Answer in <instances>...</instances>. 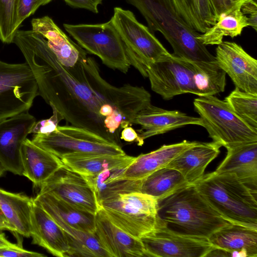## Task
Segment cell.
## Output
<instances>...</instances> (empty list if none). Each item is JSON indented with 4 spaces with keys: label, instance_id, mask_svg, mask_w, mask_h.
Masks as SVG:
<instances>
[{
    "label": "cell",
    "instance_id": "36",
    "mask_svg": "<svg viewBox=\"0 0 257 257\" xmlns=\"http://www.w3.org/2000/svg\"><path fill=\"white\" fill-rule=\"evenodd\" d=\"M53 0H19L17 26L19 29L22 22L33 14L41 6Z\"/></svg>",
    "mask_w": 257,
    "mask_h": 257
},
{
    "label": "cell",
    "instance_id": "20",
    "mask_svg": "<svg viewBox=\"0 0 257 257\" xmlns=\"http://www.w3.org/2000/svg\"><path fill=\"white\" fill-rule=\"evenodd\" d=\"M221 147L213 141L198 142L179 154L166 167L177 170L189 184L193 185L204 175L206 168L217 157Z\"/></svg>",
    "mask_w": 257,
    "mask_h": 257
},
{
    "label": "cell",
    "instance_id": "17",
    "mask_svg": "<svg viewBox=\"0 0 257 257\" xmlns=\"http://www.w3.org/2000/svg\"><path fill=\"white\" fill-rule=\"evenodd\" d=\"M94 233L109 257L146 256L141 240L113 224L101 208L95 214Z\"/></svg>",
    "mask_w": 257,
    "mask_h": 257
},
{
    "label": "cell",
    "instance_id": "27",
    "mask_svg": "<svg viewBox=\"0 0 257 257\" xmlns=\"http://www.w3.org/2000/svg\"><path fill=\"white\" fill-rule=\"evenodd\" d=\"M34 199L21 193H14L0 188V210L15 232L31 237V215Z\"/></svg>",
    "mask_w": 257,
    "mask_h": 257
},
{
    "label": "cell",
    "instance_id": "24",
    "mask_svg": "<svg viewBox=\"0 0 257 257\" xmlns=\"http://www.w3.org/2000/svg\"><path fill=\"white\" fill-rule=\"evenodd\" d=\"M216 248L230 256L234 251L245 253L247 257H257V229L230 223L214 232L208 238Z\"/></svg>",
    "mask_w": 257,
    "mask_h": 257
},
{
    "label": "cell",
    "instance_id": "47",
    "mask_svg": "<svg viewBox=\"0 0 257 257\" xmlns=\"http://www.w3.org/2000/svg\"><path fill=\"white\" fill-rule=\"evenodd\" d=\"M251 1L257 4V0H251Z\"/></svg>",
    "mask_w": 257,
    "mask_h": 257
},
{
    "label": "cell",
    "instance_id": "3",
    "mask_svg": "<svg viewBox=\"0 0 257 257\" xmlns=\"http://www.w3.org/2000/svg\"><path fill=\"white\" fill-rule=\"evenodd\" d=\"M158 201V215L170 229L208 239L216 231L231 223L207 201L193 185Z\"/></svg>",
    "mask_w": 257,
    "mask_h": 257
},
{
    "label": "cell",
    "instance_id": "34",
    "mask_svg": "<svg viewBox=\"0 0 257 257\" xmlns=\"http://www.w3.org/2000/svg\"><path fill=\"white\" fill-rule=\"evenodd\" d=\"M224 100L235 113L257 129V94L235 87Z\"/></svg>",
    "mask_w": 257,
    "mask_h": 257
},
{
    "label": "cell",
    "instance_id": "46",
    "mask_svg": "<svg viewBox=\"0 0 257 257\" xmlns=\"http://www.w3.org/2000/svg\"><path fill=\"white\" fill-rule=\"evenodd\" d=\"M0 216H2L4 217V215L3 214V213H2L1 211V210H0Z\"/></svg>",
    "mask_w": 257,
    "mask_h": 257
},
{
    "label": "cell",
    "instance_id": "31",
    "mask_svg": "<svg viewBox=\"0 0 257 257\" xmlns=\"http://www.w3.org/2000/svg\"><path fill=\"white\" fill-rule=\"evenodd\" d=\"M177 13L191 28L204 33L217 22L210 0H171Z\"/></svg>",
    "mask_w": 257,
    "mask_h": 257
},
{
    "label": "cell",
    "instance_id": "33",
    "mask_svg": "<svg viewBox=\"0 0 257 257\" xmlns=\"http://www.w3.org/2000/svg\"><path fill=\"white\" fill-rule=\"evenodd\" d=\"M196 95H214L224 91L226 73L215 62H193Z\"/></svg>",
    "mask_w": 257,
    "mask_h": 257
},
{
    "label": "cell",
    "instance_id": "4",
    "mask_svg": "<svg viewBox=\"0 0 257 257\" xmlns=\"http://www.w3.org/2000/svg\"><path fill=\"white\" fill-rule=\"evenodd\" d=\"M193 185L229 222L257 229V190L235 175L214 171L204 174Z\"/></svg>",
    "mask_w": 257,
    "mask_h": 257
},
{
    "label": "cell",
    "instance_id": "37",
    "mask_svg": "<svg viewBox=\"0 0 257 257\" xmlns=\"http://www.w3.org/2000/svg\"><path fill=\"white\" fill-rule=\"evenodd\" d=\"M53 115L46 119L36 121L32 128L30 134H47L55 130L59 122L64 119L62 114L52 105Z\"/></svg>",
    "mask_w": 257,
    "mask_h": 257
},
{
    "label": "cell",
    "instance_id": "44",
    "mask_svg": "<svg viewBox=\"0 0 257 257\" xmlns=\"http://www.w3.org/2000/svg\"><path fill=\"white\" fill-rule=\"evenodd\" d=\"M17 244L13 243L7 239L5 234L0 232V246H15Z\"/></svg>",
    "mask_w": 257,
    "mask_h": 257
},
{
    "label": "cell",
    "instance_id": "42",
    "mask_svg": "<svg viewBox=\"0 0 257 257\" xmlns=\"http://www.w3.org/2000/svg\"><path fill=\"white\" fill-rule=\"evenodd\" d=\"M120 138L127 142L138 143L139 135L138 133L131 126H128L122 128Z\"/></svg>",
    "mask_w": 257,
    "mask_h": 257
},
{
    "label": "cell",
    "instance_id": "5",
    "mask_svg": "<svg viewBox=\"0 0 257 257\" xmlns=\"http://www.w3.org/2000/svg\"><path fill=\"white\" fill-rule=\"evenodd\" d=\"M193 104L213 142L226 148L257 142V129L235 113L225 100L213 95L199 96Z\"/></svg>",
    "mask_w": 257,
    "mask_h": 257
},
{
    "label": "cell",
    "instance_id": "19",
    "mask_svg": "<svg viewBox=\"0 0 257 257\" xmlns=\"http://www.w3.org/2000/svg\"><path fill=\"white\" fill-rule=\"evenodd\" d=\"M33 31L41 35L59 61L64 66L72 67L87 56L86 51L73 42L48 16L34 18Z\"/></svg>",
    "mask_w": 257,
    "mask_h": 257
},
{
    "label": "cell",
    "instance_id": "14",
    "mask_svg": "<svg viewBox=\"0 0 257 257\" xmlns=\"http://www.w3.org/2000/svg\"><path fill=\"white\" fill-rule=\"evenodd\" d=\"M36 122L28 111L0 122V164L5 171L23 175L22 145Z\"/></svg>",
    "mask_w": 257,
    "mask_h": 257
},
{
    "label": "cell",
    "instance_id": "9",
    "mask_svg": "<svg viewBox=\"0 0 257 257\" xmlns=\"http://www.w3.org/2000/svg\"><path fill=\"white\" fill-rule=\"evenodd\" d=\"M32 141L60 159L74 154L119 155L122 147L86 129L73 125H58L47 134H36Z\"/></svg>",
    "mask_w": 257,
    "mask_h": 257
},
{
    "label": "cell",
    "instance_id": "8",
    "mask_svg": "<svg viewBox=\"0 0 257 257\" xmlns=\"http://www.w3.org/2000/svg\"><path fill=\"white\" fill-rule=\"evenodd\" d=\"M79 45L98 57L106 66L126 73L131 65L125 45L111 20L100 24H64Z\"/></svg>",
    "mask_w": 257,
    "mask_h": 257
},
{
    "label": "cell",
    "instance_id": "23",
    "mask_svg": "<svg viewBox=\"0 0 257 257\" xmlns=\"http://www.w3.org/2000/svg\"><path fill=\"white\" fill-rule=\"evenodd\" d=\"M23 175L36 187L41 185L64 164L61 160L26 138L22 143Z\"/></svg>",
    "mask_w": 257,
    "mask_h": 257
},
{
    "label": "cell",
    "instance_id": "30",
    "mask_svg": "<svg viewBox=\"0 0 257 257\" xmlns=\"http://www.w3.org/2000/svg\"><path fill=\"white\" fill-rule=\"evenodd\" d=\"M190 185L179 171L165 167L142 180L140 192L160 201Z\"/></svg>",
    "mask_w": 257,
    "mask_h": 257
},
{
    "label": "cell",
    "instance_id": "2",
    "mask_svg": "<svg viewBox=\"0 0 257 257\" xmlns=\"http://www.w3.org/2000/svg\"><path fill=\"white\" fill-rule=\"evenodd\" d=\"M126 1L139 11L152 33L159 32L163 35L174 56L191 62L216 61L198 39L200 34L181 19L171 0Z\"/></svg>",
    "mask_w": 257,
    "mask_h": 257
},
{
    "label": "cell",
    "instance_id": "7",
    "mask_svg": "<svg viewBox=\"0 0 257 257\" xmlns=\"http://www.w3.org/2000/svg\"><path fill=\"white\" fill-rule=\"evenodd\" d=\"M99 205L113 224L138 239L154 228L158 216V200L140 192L121 194Z\"/></svg>",
    "mask_w": 257,
    "mask_h": 257
},
{
    "label": "cell",
    "instance_id": "10",
    "mask_svg": "<svg viewBox=\"0 0 257 257\" xmlns=\"http://www.w3.org/2000/svg\"><path fill=\"white\" fill-rule=\"evenodd\" d=\"M38 95L37 82L26 62L0 60V122L28 111Z\"/></svg>",
    "mask_w": 257,
    "mask_h": 257
},
{
    "label": "cell",
    "instance_id": "28",
    "mask_svg": "<svg viewBox=\"0 0 257 257\" xmlns=\"http://www.w3.org/2000/svg\"><path fill=\"white\" fill-rule=\"evenodd\" d=\"M135 157L126 154H70L61 158L63 163L85 176H93L108 169L127 167Z\"/></svg>",
    "mask_w": 257,
    "mask_h": 257
},
{
    "label": "cell",
    "instance_id": "41",
    "mask_svg": "<svg viewBox=\"0 0 257 257\" xmlns=\"http://www.w3.org/2000/svg\"><path fill=\"white\" fill-rule=\"evenodd\" d=\"M240 0H210L217 16V21L220 16L226 13L235 4Z\"/></svg>",
    "mask_w": 257,
    "mask_h": 257
},
{
    "label": "cell",
    "instance_id": "12",
    "mask_svg": "<svg viewBox=\"0 0 257 257\" xmlns=\"http://www.w3.org/2000/svg\"><path fill=\"white\" fill-rule=\"evenodd\" d=\"M151 89L166 100L184 93L196 95L193 62L171 55L146 67Z\"/></svg>",
    "mask_w": 257,
    "mask_h": 257
},
{
    "label": "cell",
    "instance_id": "45",
    "mask_svg": "<svg viewBox=\"0 0 257 257\" xmlns=\"http://www.w3.org/2000/svg\"><path fill=\"white\" fill-rule=\"evenodd\" d=\"M5 172V170L4 169V168L2 167V166L0 164V177H1Z\"/></svg>",
    "mask_w": 257,
    "mask_h": 257
},
{
    "label": "cell",
    "instance_id": "25",
    "mask_svg": "<svg viewBox=\"0 0 257 257\" xmlns=\"http://www.w3.org/2000/svg\"><path fill=\"white\" fill-rule=\"evenodd\" d=\"M34 199L53 219H59L76 229L94 233L95 214L77 208L47 193H38Z\"/></svg>",
    "mask_w": 257,
    "mask_h": 257
},
{
    "label": "cell",
    "instance_id": "18",
    "mask_svg": "<svg viewBox=\"0 0 257 257\" xmlns=\"http://www.w3.org/2000/svg\"><path fill=\"white\" fill-rule=\"evenodd\" d=\"M31 237L33 244L44 248L54 256L65 257L69 250L63 230L35 201L31 215Z\"/></svg>",
    "mask_w": 257,
    "mask_h": 257
},
{
    "label": "cell",
    "instance_id": "21",
    "mask_svg": "<svg viewBox=\"0 0 257 257\" xmlns=\"http://www.w3.org/2000/svg\"><path fill=\"white\" fill-rule=\"evenodd\" d=\"M226 149V157L215 171L233 174L240 181L257 190V142Z\"/></svg>",
    "mask_w": 257,
    "mask_h": 257
},
{
    "label": "cell",
    "instance_id": "35",
    "mask_svg": "<svg viewBox=\"0 0 257 257\" xmlns=\"http://www.w3.org/2000/svg\"><path fill=\"white\" fill-rule=\"evenodd\" d=\"M19 0H0V40L4 43L13 42L19 29L17 18Z\"/></svg>",
    "mask_w": 257,
    "mask_h": 257
},
{
    "label": "cell",
    "instance_id": "40",
    "mask_svg": "<svg viewBox=\"0 0 257 257\" xmlns=\"http://www.w3.org/2000/svg\"><path fill=\"white\" fill-rule=\"evenodd\" d=\"M65 3L73 8L84 9L94 13H98V6L103 0H64Z\"/></svg>",
    "mask_w": 257,
    "mask_h": 257
},
{
    "label": "cell",
    "instance_id": "26",
    "mask_svg": "<svg viewBox=\"0 0 257 257\" xmlns=\"http://www.w3.org/2000/svg\"><path fill=\"white\" fill-rule=\"evenodd\" d=\"M126 167L105 170L95 175L85 176L93 188L99 204L121 194L140 192L142 180L123 177Z\"/></svg>",
    "mask_w": 257,
    "mask_h": 257
},
{
    "label": "cell",
    "instance_id": "39",
    "mask_svg": "<svg viewBox=\"0 0 257 257\" xmlns=\"http://www.w3.org/2000/svg\"><path fill=\"white\" fill-rule=\"evenodd\" d=\"M241 10L247 17L248 26L257 30V4L251 0H245L242 4Z\"/></svg>",
    "mask_w": 257,
    "mask_h": 257
},
{
    "label": "cell",
    "instance_id": "22",
    "mask_svg": "<svg viewBox=\"0 0 257 257\" xmlns=\"http://www.w3.org/2000/svg\"><path fill=\"white\" fill-rule=\"evenodd\" d=\"M198 142L184 140L181 142L163 145L157 150L135 157L124 170L123 177L142 180L155 171L165 168L176 157Z\"/></svg>",
    "mask_w": 257,
    "mask_h": 257
},
{
    "label": "cell",
    "instance_id": "6",
    "mask_svg": "<svg viewBox=\"0 0 257 257\" xmlns=\"http://www.w3.org/2000/svg\"><path fill=\"white\" fill-rule=\"evenodd\" d=\"M120 36L131 65L147 77L146 67L171 55L149 28L129 10L115 7L110 19Z\"/></svg>",
    "mask_w": 257,
    "mask_h": 257
},
{
    "label": "cell",
    "instance_id": "29",
    "mask_svg": "<svg viewBox=\"0 0 257 257\" xmlns=\"http://www.w3.org/2000/svg\"><path fill=\"white\" fill-rule=\"evenodd\" d=\"M245 0H240L226 13L219 17L216 23L198 37L205 46L219 45L225 36L234 38L241 34L243 29L248 26L247 17L241 7Z\"/></svg>",
    "mask_w": 257,
    "mask_h": 257
},
{
    "label": "cell",
    "instance_id": "16",
    "mask_svg": "<svg viewBox=\"0 0 257 257\" xmlns=\"http://www.w3.org/2000/svg\"><path fill=\"white\" fill-rule=\"evenodd\" d=\"M139 124L137 131L138 146L144 140L154 136L163 134L188 124L203 126L200 117L189 116L178 110H168L151 104L141 110L135 116L132 124Z\"/></svg>",
    "mask_w": 257,
    "mask_h": 257
},
{
    "label": "cell",
    "instance_id": "43",
    "mask_svg": "<svg viewBox=\"0 0 257 257\" xmlns=\"http://www.w3.org/2000/svg\"><path fill=\"white\" fill-rule=\"evenodd\" d=\"M6 230L15 232L14 227L7 221L5 217L0 216V230Z\"/></svg>",
    "mask_w": 257,
    "mask_h": 257
},
{
    "label": "cell",
    "instance_id": "38",
    "mask_svg": "<svg viewBox=\"0 0 257 257\" xmlns=\"http://www.w3.org/2000/svg\"><path fill=\"white\" fill-rule=\"evenodd\" d=\"M37 252L24 249L20 244L15 246H0V257H44Z\"/></svg>",
    "mask_w": 257,
    "mask_h": 257
},
{
    "label": "cell",
    "instance_id": "1",
    "mask_svg": "<svg viewBox=\"0 0 257 257\" xmlns=\"http://www.w3.org/2000/svg\"><path fill=\"white\" fill-rule=\"evenodd\" d=\"M39 95L72 125L86 129L122 147L119 133L132 125L150 102L143 87L112 85L101 76L95 60L86 56L72 67L63 65L45 41L24 53Z\"/></svg>",
    "mask_w": 257,
    "mask_h": 257
},
{
    "label": "cell",
    "instance_id": "11",
    "mask_svg": "<svg viewBox=\"0 0 257 257\" xmlns=\"http://www.w3.org/2000/svg\"><path fill=\"white\" fill-rule=\"evenodd\" d=\"M140 239L149 257H205L216 248L207 238L170 229L159 215L154 228Z\"/></svg>",
    "mask_w": 257,
    "mask_h": 257
},
{
    "label": "cell",
    "instance_id": "15",
    "mask_svg": "<svg viewBox=\"0 0 257 257\" xmlns=\"http://www.w3.org/2000/svg\"><path fill=\"white\" fill-rule=\"evenodd\" d=\"M218 66L227 74L235 87L257 94V61L239 45L222 41L215 56Z\"/></svg>",
    "mask_w": 257,
    "mask_h": 257
},
{
    "label": "cell",
    "instance_id": "32",
    "mask_svg": "<svg viewBox=\"0 0 257 257\" xmlns=\"http://www.w3.org/2000/svg\"><path fill=\"white\" fill-rule=\"evenodd\" d=\"M64 231L69 245L65 257H109L95 233L72 227L62 221L54 219Z\"/></svg>",
    "mask_w": 257,
    "mask_h": 257
},
{
    "label": "cell",
    "instance_id": "13",
    "mask_svg": "<svg viewBox=\"0 0 257 257\" xmlns=\"http://www.w3.org/2000/svg\"><path fill=\"white\" fill-rule=\"evenodd\" d=\"M77 208L96 214L100 208L93 187L85 176L63 164L39 187Z\"/></svg>",
    "mask_w": 257,
    "mask_h": 257
}]
</instances>
